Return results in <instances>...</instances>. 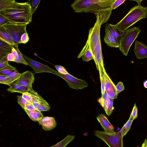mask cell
I'll use <instances>...</instances> for the list:
<instances>
[{"instance_id":"44dd1931","label":"cell","mask_w":147,"mask_h":147,"mask_svg":"<svg viewBox=\"0 0 147 147\" xmlns=\"http://www.w3.org/2000/svg\"><path fill=\"white\" fill-rule=\"evenodd\" d=\"M24 110L30 119L34 121H38L43 116L41 111L36 109L32 111Z\"/></svg>"},{"instance_id":"9a60e30c","label":"cell","mask_w":147,"mask_h":147,"mask_svg":"<svg viewBox=\"0 0 147 147\" xmlns=\"http://www.w3.org/2000/svg\"><path fill=\"white\" fill-rule=\"evenodd\" d=\"M9 86V87L7 90L11 93L17 92L22 93L25 92H30L32 88V87L22 86L15 82L11 84Z\"/></svg>"},{"instance_id":"b9f144b4","label":"cell","mask_w":147,"mask_h":147,"mask_svg":"<svg viewBox=\"0 0 147 147\" xmlns=\"http://www.w3.org/2000/svg\"><path fill=\"white\" fill-rule=\"evenodd\" d=\"M9 23L11 22L7 19L0 14V26Z\"/></svg>"},{"instance_id":"74e56055","label":"cell","mask_w":147,"mask_h":147,"mask_svg":"<svg viewBox=\"0 0 147 147\" xmlns=\"http://www.w3.org/2000/svg\"><path fill=\"white\" fill-rule=\"evenodd\" d=\"M125 0H115L111 6L112 9L114 10L123 3Z\"/></svg>"},{"instance_id":"f1b7e54d","label":"cell","mask_w":147,"mask_h":147,"mask_svg":"<svg viewBox=\"0 0 147 147\" xmlns=\"http://www.w3.org/2000/svg\"><path fill=\"white\" fill-rule=\"evenodd\" d=\"M82 60L86 62L92 59H94L93 54L91 50L90 49H88L82 56Z\"/></svg>"},{"instance_id":"7dc6e473","label":"cell","mask_w":147,"mask_h":147,"mask_svg":"<svg viewBox=\"0 0 147 147\" xmlns=\"http://www.w3.org/2000/svg\"><path fill=\"white\" fill-rule=\"evenodd\" d=\"M144 85L146 88H147V80L144 81Z\"/></svg>"},{"instance_id":"52a82bcc","label":"cell","mask_w":147,"mask_h":147,"mask_svg":"<svg viewBox=\"0 0 147 147\" xmlns=\"http://www.w3.org/2000/svg\"><path fill=\"white\" fill-rule=\"evenodd\" d=\"M27 25L26 24L9 23L2 26L12 38L15 45V48L18 47L22 35L27 32Z\"/></svg>"},{"instance_id":"2e32d148","label":"cell","mask_w":147,"mask_h":147,"mask_svg":"<svg viewBox=\"0 0 147 147\" xmlns=\"http://www.w3.org/2000/svg\"><path fill=\"white\" fill-rule=\"evenodd\" d=\"M105 34L104 41L107 45L111 47H119V44L111 35L107 28L105 27Z\"/></svg>"},{"instance_id":"5b68a950","label":"cell","mask_w":147,"mask_h":147,"mask_svg":"<svg viewBox=\"0 0 147 147\" xmlns=\"http://www.w3.org/2000/svg\"><path fill=\"white\" fill-rule=\"evenodd\" d=\"M141 31L140 28L134 27L127 30L123 33L119 42V49L123 54L127 56L129 49Z\"/></svg>"},{"instance_id":"30bf717a","label":"cell","mask_w":147,"mask_h":147,"mask_svg":"<svg viewBox=\"0 0 147 147\" xmlns=\"http://www.w3.org/2000/svg\"><path fill=\"white\" fill-rule=\"evenodd\" d=\"M93 57L97 69L99 71L100 76H101L105 70L103 61L100 39L95 48Z\"/></svg>"},{"instance_id":"ee69618b","label":"cell","mask_w":147,"mask_h":147,"mask_svg":"<svg viewBox=\"0 0 147 147\" xmlns=\"http://www.w3.org/2000/svg\"><path fill=\"white\" fill-rule=\"evenodd\" d=\"M11 53L15 58L16 60L17 57L18 53L16 49L14 47L12 48Z\"/></svg>"},{"instance_id":"bcb514c9","label":"cell","mask_w":147,"mask_h":147,"mask_svg":"<svg viewBox=\"0 0 147 147\" xmlns=\"http://www.w3.org/2000/svg\"><path fill=\"white\" fill-rule=\"evenodd\" d=\"M132 1H135L137 2L138 5H141V2L142 1V0H131Z\"/></svg>"},{"instance_id":"60d3db41","label":"cell","mask_w":147,"mask_h":147,"mask_svg":"<svg viewBox=\"0 0 147 147\" xmlns=\"http://www.w3.org/2000/svg\"><path fill=\"white\" fill-rule=\"evenodd\" d=\"M116 87L117 94L119 93L125 89L123 83L121 82H119L118 83L116 86Z\"/></svg>"},{"instance_id":"83f0119b","label":"cell","mask_w":147,"mask_h":147,"mask_svg":"<svg viewBox=\"0 0 147 147\" xmlns=\"http://www.w3.org/2000/svg\"><path fill=\"white\" fill-rule=\"evenodd\" d=\"M16 2L15 0H0V11L7 8Z\"/></svg>"},{"instance_id":"4316f807","label":"cell","mask_w":147,"mask_h":147,"mask_svg":"<svg viewBox=\"0 0 147 147\" xmlns=\"http://www.w3.org/2000/svg\"><path fill=\"white\" fill-rule=\"evenodd\" d=\"M50 108L48 103L42 97L37 109L40 111H46L49 110Z\"/></svg>"},{"instance_id":"1f68e13d","label":"cell","mask_w":147,"mask_h":147,"mask_svg":"<svg viewBox=\"0 0 147 147\" xmlns=\"http://www.w3.org/2000/svg\"><path fill=\"white\" fill-rule=\"evenodd\" d=\"M40 1V0H30L31 12L32 15L37 8Z\"/></svg>"},{"instance_id":"d4e9b609","label":"cell","mask_w":147,"mask_h":147,"mask_svg":"<svg viewBox=\"0 0 147 147\" xmlns=\"http://www.w3.org/2000/svg\"><path fill=\"white\" fill-rule=\"evenodd\" d=\"M17 71L16 67L9 64L7 66L0 69V75L8 76L13 72Z\"/></svg>"},{"instance_id":"f35d334b","label":"cell","mask_w":147,"mask_h":147,"mask_svg":"<svg viewBox=\"0 0 147 147\" xmlns=\"http://www.w3.org/2000/svg\"><path fill=\"white\" fill-rule=\"evenodd\" d=\"M55 67L58 72L60 74H66L69 73L66 69L62 66L56 65L55 66Z\"/></svg>"},{"instance_id":"7402d4cb","label":"cell","mask_w":147,"mask_h":147,"mask_svg":"<svg viewBox=\"0 0 147 147\" xmlns=\"http://www.w3.org/2000/svg\"><path fill=\"white\" fill-rule=\"evenodd\" d=\"M75 137L74 136L68 135L60 142L50 147H65L74 139Z\"/></svg>"},{"instance_id":"5bb4252c","label":"cell","mask_w":147,"mask_h":147,"mask_svg":"<svg viewBox=\"0 0 147 147\" xmlns=\"http://www.w3.org/2000/svg\"><path fill=\"white\" fill-rule=\"evenodd\" d=\"M97 119L101 125L105 132L111 133L115 132L114 127L104 114H100Z\"/></svg>"},{"instance_id":"c3c4849f","label":"cell","mask_w":147,"mask_h":147,"mask_svg":"<svg viewBox=\"0 0 147 147\" xmlns=\"http://www.w3.org/2000/svg\"><path fill=\"white\" fill-rule=\"evenodd\" d=\"M146 18H147V12H146Z\"/></svg>"},{"instance_id":"4dcf8cb0","label":"cell","mask_w":147,"mask_h":147,"mask_svg":"<svg viewBox=\"0 0 147 147\" xmlns=\"http://www.w3.org/2000/svg\"><path fill=\"white\" fill-rule=\"evenodd\" d=\"M17 101L18 103L21 106L22 108L24 110L26 105L29 104L30 103L26 100L22 96H18Z\"/></svg>"},{"instance_id":"d6a6232c","label":"cell","mask_w":147,"mask_h":147,"mask_svg":"<svg viewBox=\"0 0 147 147\" xmlns=\"http://www.w3.org/2000/svg\"><path fill=\"white\" fill-rule=\"evenodd\" d=\"M113 99L110 98L109 105L107 108L105 110L106 114L108 116L111 115L114 109V107H113Z\"/></svg>"},{"instance_id":"9c48e42d","label":"cell","mask_w":147,"mask_h":147,"mask_svg":"<svg viewBox=\"0 0 147 147\" xmlns=\"http://www.w3.org/2000/svg\"><path fill=\"white\" fill-rule=\"evenodd\" d=\"M22 55L28 65L34 69L36 73L50 72L56 74L57 71L48 66L32 59L23 54Z\"/></svg>"},{"instance_id":"ac0fdd59","label":"cell","mask_w":147,"mask_h":147,"mask_svg":"<svg viewBox=\"0 0 147 147\" xmlns=\"http://www.w3.org/2000/svg\"><path fill=\"white\" fill-rule=\"evenodd\" d=\"M13 46L0 40V58L11 53Z\"/></svg>"},{"instance_id":"277c9868","label":"cell","mask_w":147,"mask_h":147,"mask_svg":"<svg viewBox=\"0 0 147 147\" xmlns=\"http://www.w3.org/2000/svg\"><path fill=\"white\" fill-rule=\"evenodd\" d=\"M96 16V20L93 26L90 28L86 42L77 57L78 59L81 57L84 53L90 49L93 55L95 48L99 39H100V29L102 24L101 17L99 13L94 14Z\"/></svg>"},{"instance_id":"603a6c76","label":"cell","mask_w":147,"mask_h":147,"mask_svg":"<svg viewBox=\"0 0 147 147\" xmlns=\"http://www.w3.org/2000/svg\"><path fill=\"white\" fill-rule=\"evenodd\" d=\"M30 92L32 95V104L35 108L37 109L42 97L35 92L32 88L30 90Z\"/></svg>"},{"instance_id":"f6af8a7d","label":"cell","mask_w":147,"mask_h":147,"mask_svg":"<svg viewBox=\"0 0 147 147\" xmlns=\"http://www.w3.org/2000/svg\"><path fill=\"white\" fill-rule=\"evenodd\" d=\"M7 58L8 61L15 62V58L13 56L11 53H9L7 55Z\"/></svg>"},{"instance_id":"836d02e7","label":"cell","mask_w":147,"mask_h":147,"mask_svg":"<svg viewBox=\"0 0 147 147\" xmlns=\"http://www.w3.org/2000/svg\"><path fill=\"white\" fill-rule=\"evenodd\" d=\"M7 58V55L0 58V69L3 68L9 65Z\"/></svg>"},{"instance_id":"484cf974","label":"cell","mask_w":147,"mask_h":147,"mask_svg":"<svg viewBox=\"0 0 147 147\" xmlns=\"http://www.w3.org/2000/svg\"><path fill=\"white\" fill-rule=\"evenodd\" d=\"M18 79V78L13 77L0 75V83L9 85L14 82Z\"/></svg>"},{"instance_id":"cb8c5ba5","label":"cell","mask_w":147,"mask_h":147,"mask_svg":"<svg viewBox=\"0 0 147 147\" xmlns=\"http://www.w3.org/2000/svg\"><path fill=\"white\" fill-rule=\"evenodd\" d=\"M134 120L133 118L130 116L128 121L124 125L119 131L123 137L125 135L129 130L131 127L132 122Z\"/></svg>"},{"instance_id":"3957f363","label":"cell","mask_w":147,"mask_h":147,"mask_svg":"<svg viewBox=\"0 0 147 147\" xmlns=\"http://www.w3.org/2000/svg\"><path fill=\"white\" fill-rule=\"evenodd\" d=\"M147 7L137 5L131 8L119 22L114 25L116 29L121 34L140 20L146 18Z\"/></svg>"},{"instance_id":"7a4b0ae2","label":"cell","mask_w":147,"mask_h":147,"mask_svg":"<svg viewBox=\"0 0 147 147\" xmlns=\"http://www.w3.org/2000/svg\"><path fill=\"white\" fill-rule=\"evenodd\" d=\"M1 14L12 23L29 24L31 22L32 15L30 0L23 3L16 2L0 11Z\"/></svg>"},{"instance_id":"ba28073f","label":"cell","mask_w":147,"mask_h":147,"mask_svg":"<svg viewBox=\"0 0 147 147\" xmlns=\"http://www.w3.org/2000/svg\"><path fill=\"white\" fill-rule=\"evenodd\" d=\"M56 74L65 80L71 88L76 90L82 89L88 86L87 83L85 80L78 79L69 73L62 74L57 71Z\"/></svg>"},{"instance_id":"6da1fadb","label":"cell","mask_w":147,"mask_h":147,"mask_svg":"<svg viewBox=\"0 0 147 147\" xmlns=\"http://www.w3.org/2000/svg\"><path fill=\"white\" fill-rule=\"evenodd\" d=\"M115 0H76L71 5L76 13H99L102 24L110 17L111 6Z\"/></svg>"},{"instance_id":"ffe728a7","label":"cell","mask_w":147,"mask_h":147,"mask_svg":"<svg viewBox=\"0 0 147 147\" xmlns=\"http://www.w3.org/2000/svg\"><path fill=\"white\" fill-rule=\"evenodd\" d=\"M104 72L105 83V92L114 91L117 92L116 86L109 77L106 71Z\"/></svg>"},{"instance_id":"7bdbcfd3","label":"cell","mask_w":147,"mask_h":147,"mask_svg":"<svg viewBox=\"0 0 147 147\" xmlns=\"http://www.w3.org/2000/svg\"><path fill=\"white\" fill-rule=\"evenodd\" d=\"M35 109V108L32 104L30 103L26 106L24 110L26 109L29 111H32Z\"/></svg>"},{"instance_id":"ab89813d","label":"cell","mask_w":147,"mask_h":147,"mask_svg":"<svg viewBox=\"0 0 147 147\" xmlns=\"http://www.w3.org/2000/svg\"><path fill=\"white\" fill-rule=\"evenodd\" d=\"M138 109L135 103L133 108L130 116L131 117L134 119L138 117Z\"/></svg>"},{"instance_id":"d590c367","label":"cell","mask_w":147,"mask_h":147,"mask_svg":"<svg viewBox=\"0 0 147 147\" xmlns=\"http://www.w3.org/2000/svg\"><path fill=\"white\" fill-rule=\"evenodd\" d=\"M101 83V93L103 95L105 92V83L104 77V73L100 76Z\"/></svg>"},{"instance_id":"e0dca14e","label":"cell","mask_w":147,"mask_h":147,"mask_svg":"<svg viewBox=\"0 0 147 147\" xmlns=\"http://www.w3.org/2000/svg\"><path fill=\"white\" fill-rule=\"evenodd\" d=\"M0 40L15 47V43L11 36L3 26H0Z\"/></svg>"},{"instance_id":"8992f818","label":"cell","mask_w":147,"mask_h":147,"mask_svg":"<svg viewBox=\"0 0 147 147\" xmlns=\"http://www.w3.org/2000/svg\"><path fill=\"white\" fill-rule=\"evenodd\" d=\"M94 134L104 141L109 147H123V137L120 131L109 133L95 130Z\"/></svg>"},{"instance_id":"4fadbf2b","label":"cell","mask_w":147,"mask_h":147,"mask_svg":"<svg viewBox=\"0 0 147 147\" xmlns=\"http://www.w3.org/2000/svg\"><path fill=\"white\" fill-rule=\"evenodd\" d=\"M38 122L39 125H41L43 129L46 131L52 130L57 125L54 117L43 116Z\"/></svg>"},{"instance_id":"7c38bea8","label":"cell","mask_w":147,"mask_h":147,"mask_svg":"<svg viewBox=\"0 0 147 147\" xmlns=\"http://www.w3.org/2000/svg\"><path fill=\"white\" fill-rule=\"evenodd\" d=\"M133 51L138 59L147 58V46L142 42L136 40Z\"/></svg>"},{"instance_id":"8fae6325","label":"cell","mask_w":147,"mask_h":147,"mask_svg":"<svg viewBox=\"0 0 147 147\" xmlns=\"http://www.w3.org/2000/svg\"><path fill=\"white\" fill-rule=\"evenodd\" d=\"M34 79L32 73L27 71L22 73L19 78L14 82L22 86L32 87Z\"/></svg>"},{"instance_id":"d6986e66","label":"cell","mask_w":147,"mask_h":147,"mask_svg":"<svg viewBox=\"0 0 147 147\" xmlns=\"http://www.w3.org/2000/svg\"><path fill=\"white\" fill-rule=\"evenodd\" d=\"M105 27L107 28L111 35L119 44L121 38L123 34H121L116 29L114 25L110 24H106Z\"/></svg>"},{"instance_id":"e575fe53","label":"cell","mask_w":147,"mask_h":147,"mask_svg":"<svg viewBox=\"0 0 147 147\" xmlns=\"http://www.w3.org/2000/svg\"><path fill=\"white\" fill-rule=\"evenodd\" d=\"M29 39L28 34L27 32H26L22 35L19 43V44L21 43L25 44L28 41Z\"/></svg>"},{"instance_id":"f546056e","label":"cell","mask_w":147,"mask_h":147,"mask_svg":"<svg viewBox=\"0 0 147 147\" xmlns=\"http://www.w3.org/2000/svg\"><path fill=\"white\" fill-rule=\"evenodd\" d=\"M18 53L17 57L16 59L15 62L18 63H20L26 65H28L24 58L22 53L20 51L18 47L15 48Z\"/></svg>"},{"instance_id":"8d00e7d4","label":"cell","mask_w":147,"mask_h":147,"mask_svg":"<svg viewBox=\"0 0 147 147\" xmlns=\"http://www.w3.org/2000/svg\"><path fill=\"white\" fill-rule=\"evenodd\" d=\"M21 94H22V96L24 98L30 103L32 104V98L30 92H27L22 93Z\"/></svg>"}]
</instances>
